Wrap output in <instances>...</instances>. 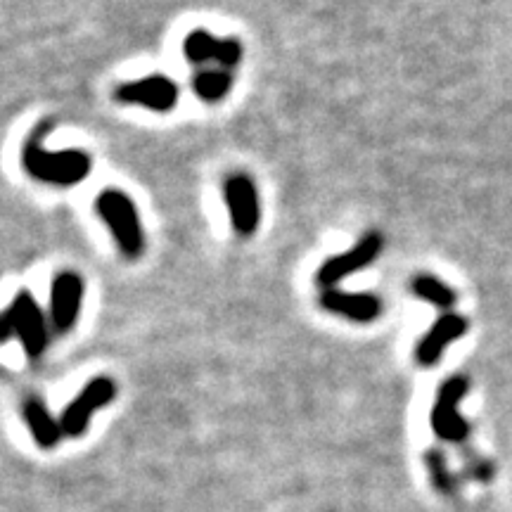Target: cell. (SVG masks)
Listing matches in <instances>:
<instances>
[{"instance_id":"6da1fadb","label":"cell","mask_w":512,"mask_h":512,"mask_svg":"<svg viewBox=\"0 0 512 512\" xmlns=\"http://www.w3.org/2000/svg\"><path fill=\"white\" fill-rule=\"evenodd\" d=\"M24 169L29 171L36 181L50 183V185H76L86 181L91 174V157L83 150H60L48 152L41 145V136H36L24 145Z\"/></svg>"},{"instance_id":"7a4b0ae2","label":"cell","mask_w":512,"mask_h":512,"mask_svg":"<svg viewBox=\"0 0 512 512\" xmlns=\"http://www.w3.org/2000/svg\"><path fill=\"white\" fill-rule=\"evenodd\" d=\"M95 211L107 223L112 238L117 240L121 254L128 259H138L145 252V233L140 223L138 209L126 192L117 188L102 190L95 200Z\"/></svg>"},{"instance_id":"3957f363","label":"cell","mask_w":512,"mask_h":512,"mask_svg":"<svg viewBox=\"0 0 512 512\" xmlns=\"http://www.w3.org/2000/svg\"><path fill=\"white\" fill-rule=\"evenodd\" d=\"M17 337L29 358H38L48 347V325L29 292H19L0 313V344Z\"/></svg>"},{"instance_id":"277c9868","label":"cell","mask_w":512,"mask_h":512,"mask_svg":"<svg viewBox=\"0 0 512 512\" xmlns=\"http://www.w3.org/2000/svg\"><path fill=\"white\" fill-rule=\"evenodd\" d=\"M467 389H470V382H467L463 375L448 377V380L439 387L430 418L432 430L439 439L458 444V441H463L467 437V432H470V425H467L463 415H460V401L465 399Z\"/></svg>"},{"instance_id":"5b68a950","label":"cell","mask_w":512,"mask_h":512,"mask_svg":"<svg viewBox=\"0 0 512 512\" xmlns=\"http://www.w3.org/2000/svg\"><path fill=\"white\" fill-rule=\"evenodd\" d=\"M114 396H117V384H114L112 377H93V380L81 389L79 396L64 408L60 418L62 432L67 434V437H81V434L88 430V422H91L93 413L110 406Z\"/></svg>"},{"instance_id":"8992f818","label":"cell","mask_w":512,"mask_h":512,"mask_svg":"<svg viewBox=\"0 0 512 512\" xmlns=\"http://www.w3.org/2000/svg\"><path fill=\"white\" fill-rule=\"evenodd\" d=\"M223 202L230 214L235 233L240 238H252L261 221V204L259 192L249 176L233 174L223 181Z\"/></svg>"},{"instance_id":"52a82bcc","label":"cell","mask_w":512,"mask_h":512,"mask_svg":"<svg viewBox=\"0 0 512 512\" xmlns=\"http://www.w3.org/2000/svg\"><path fill=\"white\" fill-rule=\"evenodd\" d=\"M382 245L384 240L380 233H366L349 252L330 256L328 261H323V266L316 273V283L325 287V290H332L344 278H349V275L363 271V268L373 264L377 256L382 254Z\"/></svg>"},{"instance_id":"ba28073f","label":"cell","mask_w":512,"mask_h":512,"mask_svg":"<svg viewBox=\"0 0 512 512\" xmlns=\"http://www.w3.org/2000/svg\"><path fill=\"white\" fill-rule=\"evenodd\" d=\"M117 100L126 105H140L152 112H171L178 102V86L164 74H152L145 79L121 83Z\"/></svg>"},{"instance_id":"9c48e42d","label":"cell","mask_w":512,"mask_h":512,"mask_svg":"<svg viewBox=\"0 0 512 512\" xmlns=\"http://www.w3.org/2000/svg\"><path fill=\"white\" fill-rule=\"evenodd\" d=\"M83 304V280L72 271L55 275L53 290H50V320L57 335H67L81 316Z\"/></svg>"},{"instance_id":"30bf717a","label":"cell","mask_w":512,"mask_h":512,"mask_svg":"<svg viewBox=\"0 0 512 512\" xmlns=\"http://www.w3.org/2000/svg\"><path fill=\"white\" fill-rule=\"evenodd\" d=\"M183 53L192 64H207L216 62L221 67H235L242 57V46L233 38L221 41V38L207 34V31H192L185 38Z\"/></svg>"},{"instance_id":"8fae6325","label":"cell","mask_w":512,"mask_h":512,"mask_svg":"<svg viewBox=\"0 0 512 512\" xmlns=\"http://www.w3.org/2000/svg\"><path fill=\"white\" fill-rule=\"evenodd\" d=\"M320 306L325 311L335 313V316H344L356 323H373V320L382 313V302L375 294L368 292H342V290H325L320 294Z\"/></svg>"},{"instance_id":"7c38bea8","label":"cell","mask_w":512,"mask_h":512,"mask_svg":"<svg viewBox=\"0 0 512 512\" xmlns=\"http://www.w3.org/2000/svg\"><path fill=\"white\" fill-rule=\"evenodd\" d=\"M467 332V320L458 313H446L437 323L432 325V330L420 339V344L415 347V358H418L420 366H434L439 363V358L448 349V344L456 342Z\"/></svg>"},{"instance_id":"4fadbf2b","label":"cell","mask_w":512,"mask_h":512,"mask_svg":"<svg viewBox=\"0 0 512 512\" xmlns=\"http://www.w3.org/2000/svg\"><path fill=\"white\" fill-rule=\"evenodd\" d=\"M24 420H27L31 434H34L36 444L41 448H53L60 444L62 439V425L57 422L50 411L46 408V403L38 399H29L24 403Z\"/></svg>"},{"instance_id":"5bb4252c","label":"cell","mask_w":512,"mask_h":512,"mask_svg":"<svg viewBox=\"0 0 512 512\" xmlns=\"http://www.w3.org/2000/svg\"><path fill=\"white\" fill-rule=\"evenodd\" d=\"M192 88H195L197 98L204 102H219L226 98L233 88V76L226 69H204L192 79Z\"/></svg>"},{"instance_id":"9a60e30c","label":"cell","mask_w":512,"mask_h":512,"mask_svg":"<svg viewBox=\"0 0 512 512\" xmlns=\"http://www.w3.org/2000/svg\"><path fill=\"white\" fill-rule=\"evenodd\" d=\"M411 290L415 297L425 299V302L439 306V309H451L458 299V294L446 283H441L439 278H434V275H418V278L413 280Z\"/></svg>"},{"instance_id":"2e32d148","label":"cell","mask_w":512,"mask_h":512,"mask_svg":"<svg viewBox=\"0 0 512 512\" xmlns=\"http://www.w3.org/2000/svg\"><path fill=\"white\" fill-rule=\"evenodd\" d=\"M427 465H430V470H432V475H434V484L446 486L444 482H446L448 470H446L444 458H441V453H434V451L427 453Z\"/></svg>"}]
</instances>
